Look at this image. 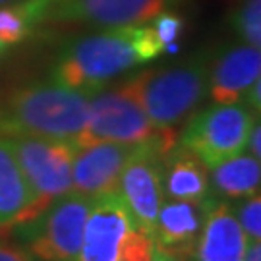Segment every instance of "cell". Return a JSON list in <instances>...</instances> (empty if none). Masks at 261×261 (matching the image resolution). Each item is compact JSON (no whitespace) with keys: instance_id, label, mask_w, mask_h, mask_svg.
<instances>
[{"instance_id":"obj_1","label":"cell","mask_w":261,"mask_h":261,"mask_svg":"<svg viewBox=\"0 0 261 261\" xmlns=\"http://www.w3.org/2000/svg\"><path fill=\"white\" fill-rule=\"evenodd\" d=\"M165 53L151 23L103 29L66 43L56 55L50 80L84 93H95L116 75Z\"/></svg>"},{"instance_id":"obj_2","label":"cell","mask_w":261,"mask_h":261,"mask_svg":"<svg viewBox=\"0 0 261 261\" xmlns=\"http://www.w3.org/2000/svg\"><path fill=\"white\" fill-rule=\"evenodd\" d=\"M89 93L55 80L33 82L0 99V136L77 141L85 130Z\"/></svg>"},{"instance_id":"obj_3","label":"cell","mask_w":261,"mask_h":261,"mask_svg":"<svg viewBox=\"0 0 261 261\" xmlns=\"http://www.w3.org/2000/svg\"><path fill=\"white\" fill-rule=\"evenodd\" d=\"M213 55L196 53L180 62L128 75L143 111L159 130H176L209 95Z\"/></svg>"},{"instance_id":"obj_4","label":"cell","mask_w":261,"mask_h":261,"mask_svg":"<svg viewBox=\"0 0 261 261\" xmlns=\"http://www.w3.org/2000/svg\"><path fill=\"white\" fill-rule=\"evenodd\" d=\"M4 138L18 161L31 194V205L23 221L29 223L55 199L72 192V167L77 145L74 141L29 136Z\"/></svg>"},{"instance_id":"obj_5","label":"cell","mask_w":261,"mask_h":261,"mask_svg":"<svg viewBox=\"0 0 261 261\" xmlns=\"http://www.w3.org/2000/svg\"><path fill=\"white\" fill-rule=\"evenodd\" d=\"M259 118L242 101L215 103L196 111L186 120L178 145L190 151L205 168L246 151L253 122Z\"/></svg>"},{"instance_id":"obj_6","label":"cell","mask_w":261,"mask_h":261,"mask_svg":"<svg viewBox=\"0 0 261 261\" xmlns=\"http://www.w3.org/2000/svg\"><path fill=\"white\" fill-rule=\"evenodd\" d=\"M163 132L149 120L143 111L130 80H122L118 85L103 87L89 97V112L85 130L75 141L77 147H85L99 141L140 145L157 138Z\"/></svg>"},{"instance_id":"obj_7","label":"cell","mask_w":261,"mask_h":261,"mask_svg":"<svg viewBox=\"0 0 261 261\" xmlns=\"http://www.w3.org/2000/svg\"><path fill=\"white\" fill-rule=\"evenodd\" d=\"M93 197L68 192L29 221L14 228L21 230L23 246L37 261H75L84 240Z\"/></svg>"},{"instance_id":"obj_8","label":"cell","mask_w":261,"mask_h":261,"mask_svg":"<svg viewBox=\"0 0 261 261\" xmlns=\"http://www.w3.org/2000/svg\"><path fill=\"white\" fill-rule=\"evenodd\" d=\"M174 145V132H163L157 138L140 143L124 167L118 184V194L126 201L138 228L151 238L155 234L159 209L165 201L163 157Z\"/></svg>"},{"instance_id":"obj_9","label":"cell","mask_w":261,"mask_h":261,"mask_svg":"<svg viewBox=\"0 0 261 261\" xmlns=\"http://www.w3.org/2000/svg\"><path fill=\"white\" fill-rule=\"evenodd\" d=\"M182 0H60L43 16V23H75L111 29L147 23Z\"/></svg>"},{"instance_id":"obj_10","label":"cell","mask_w":261,"mask_h":261,"mask_svg":"<svg viewBox=\"0 0 261 261\" xmlns=\"http://www.w3.org/2000/svg\"><path fill=\"white\" fill-rule=\"evenodd\" d=\"M138 224L118 192L93 197L75 261H116Z\"/></svg>"},{"instance_id":"obj_11","label":"cell","mask_w":261,"mask_h":261,"mask_svg":"<svg viewBox=\"0 0 261 261\" xmlns=\"http://www.w3.org/2000/svg\"><path fill=\"white\" fill-rule=\"evenodd\" d=\"M138 145L99 141L77 147L72 167V192L89 197L118 192L120 176Z\"/></svg>"},{"instance_id":"obj_12","label":"cell","mask_w":261,"mask_h":261,"mask_svg":"<svg viewBox=\"0 0 261 261\" xmlns=\"http://www.w3.org/2000/svg\"><path fill=\"white\" fill-rule=\"evenodd\" d=\"M248 242L232 205L226 199L211 197L199 238L184 261H242Z\"/></svg>"},{"instance_id":"obj_13","label":"cell","mask_w":261,"mask_h":261,"mask_svg":"<svg viewBox=\"0 0 261 261\" xmlns=\"http://www.w3.org/2000/svg\"><path fill=\"white\" fill-rule=\"evenodd\" d=\"M261 80V50L246 43L223 48L211 60L209 97L215 103H238Z\"/></svg>"},{"instance_id":"obj_14","label":"cell","mask_w":261,"mask_h":261,"mask_svg":"<svg viewBox=\"0 0 261 261\" xmlns=\"http://www.w3.org/2000/svg\"><path fill=\"white\" fill-rule=\"evenodd\" d=\"M207 203L199 205L190 201L165 199L159 209L153 234V242L159 250L172 253L180 261L186 259L199 238Z\"/></svg>"},{"instance_id":"obj_15","label":"cell","mask_w":261,"mask_h":261,"mask_svg":"<svg viewBox=\"0 0 261 261\" xmlns=\"http://www.w3.org/2000/svg\"><path fill=\"white\" fill-rule=\"evenodd\" d=\"M163 190L168 199L199 205L215 197L205 167L180 145L170 147L163 157Z\"/></svg>"},{"instance_id":"obj_16","label":"cell","mask_w":261,"mask_h":261,"mask_svg":"<svg viewBox=\"0 0 261 261\" xmlns=\"http://www.w3.org/2000/svg\"><path fill=\"white\" fill-rule=\"evenodd\" d=\"M31 194L8 141L0 136V226L14 228L25 221Z\"/></svg>"},{"instance_id":"obj_17","label":"cell","mask_w":261,"mask_h":261,"mask_svg":"<svg viewBox=\"0 0 261 261\" xmlns=\"http://www.w3.org/2000/svg\"><path fill=\"white\" fill-rule=\"evenodd\" d=\"M211 170V190L215 197L223 199H242L259 194L261 163L250 153H240L232 159L219 163Z\"/></svg>"},{"instance_id":"obj_18","label":"cell","mask_w":261,"mask_h":261,"mask_svg":"<svg viewBox=\"0 0 261 261\" xmlns=\"http://www.w3.org/2000/svg\"><path fill=\"white\" fill-rule=\"evenodd\" d=\"M37 18L25 0L0 6V43L14 47L23 43L37 28Z\"/></svg>"},{"instance_id":"obj_19","label":"cell","mask_w":261,"mask_h":261,"mask_svg":"<svg viewBox=\"0 0 261 261\" xmlns=\"http://www.w3.org/2000/svg\"><path fill=\"white\" fill-rule=\"evenodd\" d=\"M236 37L250 47H261V0H238L230 16Z\"/></svg>"},{"instance_id":"obj_20","label":"cell","mask_w":261,"mask_h":261,"mask_svg":"<svg viewBox=\"0 0 261 261\" xmlns=\"http://www.w3.org/2000/svg\"><path fill=\"white\" fill-rule=\"evenodd\" d=\"M234 215L238 219V223L242 226L244 234L250 242H259L261 240V196L242 197L238 199V203L232 207Z\"/></svg>"},{"instance_id":"obj_21","label":"cell","mask_w":261,"mask_h":261,"mask_svg":"<svg viewBox=\"0 0 261 261\" xmlns=\"http://www.w3.org/2000/svg\"><path fill=\"white\" fill-rule=\"evenodd\" d=\"M155 35L159 37L161 45L167 48L170 45H174L180 37V33L184 31V19L178 16L174 10H167V12H161L159 16L149 21Z\"/></svg>"},{"instance_id":"obj_22","label":"cell","mask_w":261,"mask_h":261,"mask_svg":"<svg viewBox=\"0 0 261 261\" xmlns=\"http://www.w3.org/2000/svg\"><path fill=\"white\" fill-rule=\"evenodd\" d=\"M0 261H35L23 244L10 240L6 236L0 238Z\"/></svg>"},{"instance_id":"obj_23","label":"cell","mask_w":261,"mask_h":261,"mask_svg":"<svg viewBox=\"0 0 261 261\" xmlns=\"http://www.w3.org/2000/svg\"><path fill=\"white\" fill-rule=\"evenodd\" d=\"M246 153L253 155L255 159H261V124L259 118L253 122L250 136H248V143H246Z\"/></svg>"},{"instance_id":"obj_24","label":"cell","mask_w":261,"mask_h":261,"mask_svg":"<svg viewBox=\"0 0 261 261\" xmlns=\"http://www.w3.org/2000/svg\"><path fill=\"white\" fill-rule=\"evenodd\" d=\"M25 2H28V6L31 8V12L35 14L39 25H41V23H43V16H45V12H47L53 4L60 2V0H25Z\"/></svg>"},{"instance_id":"obj_25","label":"cell","mask_w":261,"mask_h":261,"mask_svg":"<svg viewBox=\"0 0 261 261\" xmlns=\"http://www.w3.org/2000/svg\"><path fill=\"white\" fill-rule=\"evenodd\" d=\"M242 261H261V242H248Z\"/></svg>"},{"instance_id":"obj_26","label":"cell","mask_w":261,"mask_h":261,"mask_svg":"<svg viewBox=\"0 0 261 261\" xmlns=\"http://www.w3.org/2000/svg\"><path fill=\"white\" fill-rule=\"evenodd\" d=\"M149 261H180L178 257H174L172 253L168 252H163V250H159L157 246H155V250H153V255H151Z\"/></svg>"},{"instance_id":"obj_27","label":"cell","mask_w":261,"mask_h":261,"mask_svg":"<svg viewBox=\"0 0 261 261\" xmlns=\"http://www.w3.org/2000/svg\"><path fill=\"white\" fill-rule=\"evenodd\" d=\"M8 45H4V43H0V60H2V58H4V56H6V53H8Z\"/></svg>"},{"instance_id":"obj_28","label":"cell","mask_w":261,"mask_h":261,"mask_svg":"<svg viewBox=\"0 0 261 261\" xmlns=\"http://www.w3.org/2000/svg\"><path fill=\"white\" fill-rule=\"evenodd\" d=\"M10 230H12V228H6V226H0V238H2V236H8Z\"/></svg>"},{"instance_id":"obj_29","label":"cell","mask_w":261,"mask_h":261,"mask_svg":"<svg viewBox=\"0 0 261 261\" xmlns=\"http://www.w3.org/2000/svg\"><path fill=\"white\" fill-rule=\"evenodd\" d=\"M12 2H18V0H0V6H6V4H12Z\"/></svg>"}]
</instances>
